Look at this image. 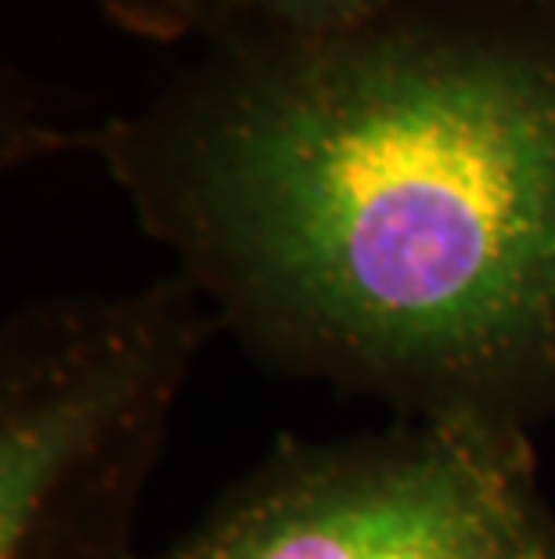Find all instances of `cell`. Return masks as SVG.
I'll use <instances>...</instances> for the list:
<instances>
[{
  "instance_id": "3957f363",
  "label": "cell",
  "mask_w": 555,
  "mask_h": 559,
  "mask_svg": "<svg viewBox=\"0 0 555 559\" xmlns=\"http://www.w3.org/2000/svg\"><path fill=\"white\" fill-rule=\"evenodd\" d=\"M159 559H555L523 430L400 419L281 440Z\"/></svg>"
},
{
  "instance_id": "277c9868",
  "label": "cell",
  "mask_w": 555,
  "mask_h": 559,
  "mask_svg": "<svg viewBox=\"0 0 555 559\" xmlns=\"http://www.w3.org/2000/svg\"><path fill=\"white\" fill-rule=\"evenodd\" d=\"M394 0H203L198 40L217 33H270V37H325L353 29Z\"/></svg>"
},
{
  "instance_id": "7a4b0ae2",
  "label": "cell",
  "mask_w": 555,
  "mask_h": 559,
  "mask_svg": "<svg viewBox=\"0 0 555 559\" xmlns=\"http://www.w3.org/2000/svg\"><path fill=\"white\" fill-rule=\"evenodd\" d=\"M220 318L184 275L0 329V559H145L141 498Z\"/></svg>"
},
{
  "instance_id": "6da1fadb",
  "label": "cell",
  "mask_w": 555,
  "mask_h": 559,
  "mask_svg": "<svg viewBox=\"0 0 555 559\" xmlns=\"http://www.w3.org/2000/svg\"><path fill=\"white\" fill-rule=\"evenodd\" d=\"M98 159L267 368L433 423L555 419V0L217 33Z\"/></svg>"
},
{
  "instance_id": "5b68a950",
  "label": "cell",
  "mask_w": 555,
  "mask_h": 559,
  "mask_svg": "<svg viewBox=\"0 0 555 559\" xmlns=\"http://www.w3.org/2000/svg\"><path fill=\"white\" fill-rule=\"evenodd\" d=\"M116 29L137 40L177 44L198 37L203 29V0H94Z\"/></svg>"
}]
</instances>
